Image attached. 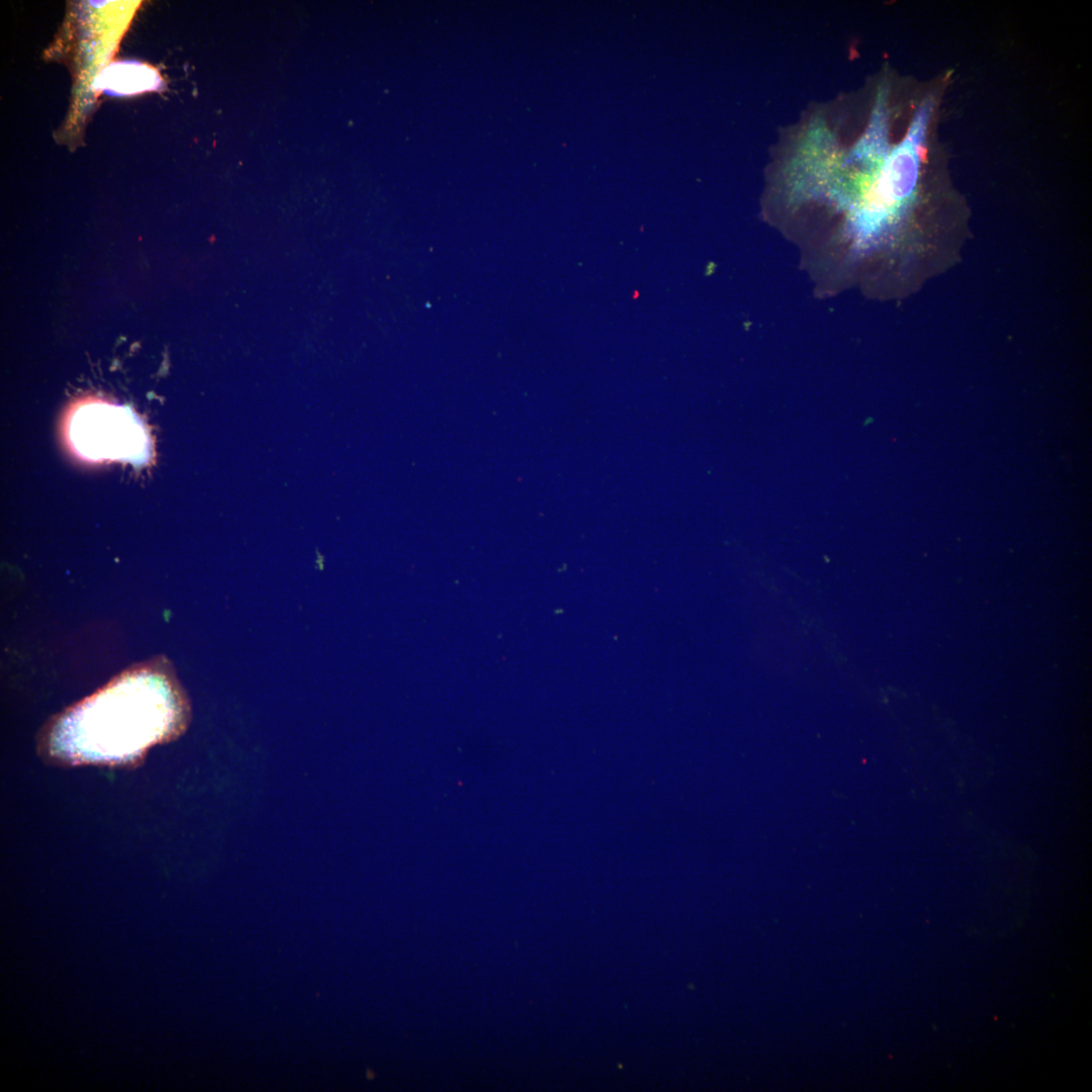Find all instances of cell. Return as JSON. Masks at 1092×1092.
Wrapping results in <instances>:
<instances>
[{
    "label": "cell",
    "mask_w": 1092,
    "mask_h": 1092,
    "mask_svg": "<svg viewBox=\"0 0 1092 1092\" xmlns=\"http://www.w3.org/2000/svg\"><path fill=\"white\" fill-rule=\"evenodd\" d=\"M189 720V701L173 673L141 669L73 711L64 720L62 736L84 757H123L180 735Z\"/></svg>",
    "instance_id": "2"
},
{
    "label": "cell",
    "mask_w": 1092,
    "mask_h": 1092,
    "mask_svg": "<svg viewBox=\"0 0 1092 1092\" xmlns=\"http://www.w3.org/2000/svg\"><path fill=\"white\" fill-rule=\"evenodd\" d=\"M887 90L876 97L866 128L848 148L819 123L801 140L790 163L794 188L825 198L863 241L896 233L917 199L929 121L915 115L902 139L891 141Z\"/></svg>",
    "instance_id": "1"
},
{
    "label": "cell",
    "mask_w": 1092,
    "mask_h": 1092,
    "mask_svg": "<svg viewBox=\"0 0 1092 1092\" xmlns=\"http://www.w3.org/2000/svg\"><path fill=\"white\" fill-rule=\"evenodd\" d=\"M66 436L72 450L91 462L142 465L152 453L149 433L132 410L102 400L77 404L67 419Z\"/></svg>",
    "instance_id": "3"
}]
</instances>
